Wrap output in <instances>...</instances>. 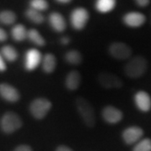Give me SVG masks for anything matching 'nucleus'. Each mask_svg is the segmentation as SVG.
<instances>
[{
	"mask_svg": "<svg viewBox=\"0 0 151 151\" xmlns=\"http://www.w3.org/2000/svg\"><path fill=\"white\" fill-rule=\"evenodd\" d=\"M70 24L76 30L83 29L89 19V13L82 7L76 8L70 14Z\"/></svg>",
	"mask_w": 151,
	"mask_h": 151,
	"instance_id": "6",
	"label": "nucleus"
},
{
	"mask_svg": "<svg viewBox=\"0 0 151 151\" xmlns=\"http://www.w3.org/2000/svg\"><path fill=\"white\" fill-rule=\"evenodd\" d=\"M21 118L14 112H7L1 119V129L5 134H12L22 127Z\"/></svg>",
	"mask_w": 151,
	"mask_h": 151,
	"instance_id": "4",
	"label": "nucleus"
},
{
	"mask_svg": "<svg viewBox=\"0 0 151 151\" xmlns=\"http://www.w3.org/2000/svg\"><path fill=\"white\" fill-rule=\"evenodd\" d=\"M0 97L9 103H16L20 98V94L14 86L8 83L0 84Z\"/></svg>",
	"mask_w": 151,
	"mask_h": 151,
	"instance_id": "11",
	"label": "nucleus"
},
{
	"mask_svg": "<svg viewBox=\"0 0 151 151\" xmlns=\"http://www.w3.org/2000/svg\"><path fill=\"white\" fill-rule=\"evenodd\" d=\"M145 14L139 12H129L124 14L123 22L125 25L130 28H138L142 26L145 23Z\"/></svg>",
	"mask_w": 151,
	"mask_h": 151,
	"instance_id": "12",
	"label": "nucleus"
},
{
	"mask_svg": "<svg viewBox=\"0 0 151 151\" xmlns=\"http://www.w3.org/2000/svg\"><path fill=\"white\" fill-rule=\"evenodd\" d=\"M52 103L45 97H38L29 104V113L35 119H43L51 109Z\"/></svg>",
	"mask_w": 151,
	"mask_h": 151,
	"instance_id": "3",
	"label": "nucleus"
},
{
	"mask_svg": "<svg viewBox=\"0 0 151 151\" xmlns=\"http://www.w3.org/2000/svg\"><path fill=\"white\" fill-rule=\"evenodd\" d=\"M134 103L141 112L147 113L151 109V97L145 91H139L134 95Z\"/></svg>",
	"mask_w": 151,
	"mask_h": 151,
	"instance_id": "13",
	"label": "nucleus"
},
{
	"mask_svg": "<svg viewBox=\"0 0 151 151\" xmlns=\"http://www.w3.org/2000/svg\"><path fill=\"white\" fill-rule=\"evenodd\" d=\"M109 55L116 60H125L129 59L132 55V50L127 44L124 42H113L108 47Z\"/></svg>",
	"mask_w": 151,
	"mask_h": 151,
	"instance_id": "5",
	"label": "nucleus"
},
{
	"mask_svg": "<svg viewBox=\"0 0 151 151\" xmlns=\"http://www.w3.org/2000/svg\"><path fill=\"white\" fill-rule=\"evenodd\" d=\"M65 60L71 65H78L82 62V55L76 50H71L65 54Z\"/></svg>",
	"mask_w": 151,
	"mask_h": 151,
	"instance_id": "18",
	"label": "nucleus"
},
{
	"mask_svg": "<svg viewBox=\"0 0 151 151\" xmlns=\"http://www.w3.org/2000/svg\"><path fill=\"white\" fill-rule=\"evenodd\" d=\"M29 6L33 9L37 11H45L48 9L49 4L46 0H30Z\"/></svg>",
	"mask_w": 151,
	"mask_h": 151,
	"instance_id": "25",
	"label": "nucleus"
},
{
	"mask_svg": "<svg viewBox=\"0 0 151 151\" xmlns=\"http://www.w3.org/2000/svg\"><path fill=\"white\" fill-rule=\"evenodd\" d=\"M27 38L37 46H44L45 45V41L42 37V35L35 29H31L28 30Z\"/></svg>",
	"mask_w": 151,
	"mask_h": 151,
	"instance_id": "21",
	"label": "nucleus"
},
{
	"mask_svg": "<svg viewBox=\"0 0 151 151\" xmlns=\"http://www.w3.org/2000/svg\"><path fill=\"white\" fill-rule=\"evenodd\" d=\"M133 151H151V139H144L139 140L135 145Z\"/></svg>",
	"mask_w": 151,
	"mask_h": 151,
	"instance_id": "24",
	"label": "nucleus"
},
{
	"mask_svg": "<svg viewBox=\"0 0 151 151\" xmlns=\"http://www.w3.org/2000/svg\"><path fill=\"white\" fill-rule=\"evenodd\" d=\"M6 70V64L4 62V57L2 56V55L0 54V71L3 72V71H5Z\"/></svg>",
	"mask_w": 151,
	"mask_h": 151,
	"instance_id": "28",
	"label": "nucleus"
},
{
	"mask_svg": "<svg viewBox=\"0 0 151 151\" xmlns=\"http://www.w3.org/2000/svg\"><path fill=\"white\" fill-rule=\"evenodd\" d=\"M7 38H8L7 33H6L3 29L0 28V42H3V41L6 40Z\"/></svg>",
	"mask_w": 151,
	"mask_h": 151,
	"instance_id": "29",
	"label": "nucleus"
},
{
	"mask_svg": "<svg viewBox=\"0 0 151 151\" xmlns=\"http://www.w3.org/2000/svg\"><path fill=\"white\" fill-rule=\"evenodd\" d=\"M14 151H33L32 148L27 145H21L14 149Z\"/></svg>",
	"mask_w": 151,
	"mask_h": 151,
	"instance_id": "26",
	"label": "nucleus"
},
{
	"mask_svg": "<svg viewBox=\"0 0 151 151\" xmlns=\"http://www.w3.org/2000/svg\"><path fill=\"white\" fill-rule=\"evenodd\" d=\"M56 2H58V3H60V4H68V3H70L71 0H55Z\"/></svg>",
	"mask_w": 151,
	"mask_h": 151,
	"instance_id": "32",
	"label": "nucleus"
},
{
	"mask_svg": "<svg viewBox=\"0 0 151 151\" xmlns=\"http://www.w3.org/2000/svg\"><path fill=\"white\" fill-rule=\"evenodd\" d=\"M60 43L62 44L63 45H68V44L70 43V39L68 37H62L60 39Z\"/></svg>",
	"mask_w": 151,
	"mask_h": 151,
	"instance_id": "31",
	"label": "nucleus"
},
{
	"mask_svg": "<svg viewBox=\"0 0 151 151\" xmlns=\"http://www.w3.org/2000/svg\"><path fill=\"white\" fill-rule=\"evenodd\" d=\"M75 105L84 124L89 128H93L96 124V115L90 102L84 97H78L76 98Z\"/></svg>",
	"mask_w": 151,
	"mask_h": 151,
	"instance_id": "1",
	"label": "nucleus"
},
{
	"mask_svg": "<svg viewBox=\"0 0 151 151\" xmlns=\"http://www.w3.org/2000/svg\"><path fill=\"white\" fill-rule=\"evenodd\" d=\"M81 76L79 71L73 70H70L67 74L65 80V86L67 90L70 92H74L78 89V87L81 85Z\"/></svg>",
	"mask_w": 151,
	"mask_h": 151,
	"instance_id": "14",
	"label": "nucleus"
},
{
	"mask_svg": "<svg viewBox=\"0 0 151 151\" xmlns=\"http://www.w3.org/2000/svg\"><path fill=\"white\" fill-rule=\"evenodd\" d=\"M42 70L45 73L50 74L54 72L56 67V58L53 54H45L42 58Z\"/></svg>",
	"mask_w": 151,
	"mask_h": 151,
	"instance_id": "16",
	"label": "nucleus"
},
{
	"mask_svg": "<svg viewBox=\"0 0 151 151\" xmlns=\"http://www.w3.org/2000/svg\"><path fill=\"white\" fill-rule=\"evenodd\" d=\"M25 15L30 21L35 24H42L45 20L43 14L40 11L33 9L31 8L27 9V11L25 12Z\"/></svg>",
	"mask_w": 151,
	"mask_h": 151,
	"instance_id": "22",
	"label": "nucleus"
},
{
	"mask_svg": "<svg viewBox=\"0 0 151 151\" xmlns=\"http://www.w3.org/2000/svg\"><path fill=\"white\" fill-rule=\"evenodd\" d=\"M102 117L105 123L108 124H116L123 119L124 114L121 110L113 106H106L102 111Z\"/></svg>",
	"mask_w": 151,
	"mask_h": 151,
	"instance_id": "8",
	"label": "nucleus"
},
{
	"mask_svg": "<svg viewBox=\"0 0 151 151\" xmlns=\"http://www.w3.org/2000/svg\"><path fill=\"white\" fill-rule=\"evenodd\" d=\"M27 33L25 27L23 24H17L12 29V37L16 41H23L27 38Z\"/></svg>",
	"mask_w": 151,
	"mask_h": 151,
	"instance_id": "20",
	"label": "nucleus"
},
{
	"mask_svg": "<svg viewBox=\"0 0 151 151\" xmlns=\"http://www.w3.org/2000/svg\"><path fill=\"white\" fill-rule=\"evenodd\" d=\"M134 1L136 4L141 8H145L146 6H148L150 2V0H134Z\"/></svg>",
	"mask_w": 151,
	"mask_h": 151,
	"instance_id": "27",
	"label": "nucleus"
},
{
	"mask_svg": "<svg viewBox=\"0 0 151 151\" xmlns=\"http://www.w3.org/2000/svg\"><path fill=\"white\" fill-rule=\"evenodd\" d=\"M16 20V14L9 10L0 12V22L4 24H12Z\"/></svg>",
	"mask_w": 151,
	"mask_h": 151,
	"instance_id": "23",
	"label": "nucleus"
},
{
	"mask_svg": "<svg viewBox=\"0 0 151 151\" xmlns=\"http://www.w3.org/2000/svg\"><path fill=\"white\" fill-rule=\"evenodd\" d=\"M55 151H73L70 148L67 147L65 145H60L59 147H57V149L55 150Z\"/></svg>",
	"mask_w": 151,
	"mask_h": 151,
	"instance_id": "30",
	"label": "nucleus"
},
{
	"mask_svg": "<svg viewBox=\"0 0 151 151\" xmlns=\"http://www.w3.org/2000/svg\"><path fill=\"white\" fill-rule=\"evenodd\" d=\"M49 23L51 28L56 32H63L65 29L66 24L64 17L61 15V14L57 12H53L50 14L49 15Z\"/></svg>",
	"mask_w": 151,
	"mask_h": 151,
	"instance_id": "15",
	"label": "nucleus"
},
{
	"mask_svg": "<svg viewBox=\"0 0 151 151\" xmlns=\"http://www.w3.org/2000/svg\"><path fill=\"white\" fill-rule=\"evenodd\" d=\"M1 55L4 59L7 60L8 61H15L18 58V52L14 46L11 45H4L1 49Z\"/></svg>",
	"mask_w": 151,
	"mask_h": 151,
	"instance_id": "19",
	"label": "nucleus"
},
{
	"mask_svg": "<svg viewBox=\"0 0 151 151\" xmlns=\"http://www.w3.org/2000/svg\"><path fill=\"white\" fill-rule=\"evenodd\" d=\"M144 134L143 129L137 126H131L123 131L122 138L127 145H133L140 140Z\"/></svg>",
	"mask_w": 151,
	"mask_h": 151,
	"instance_id": "10",
	"label": "nucleus"
},
{
	"mask_svg": "<svg viewBox=\"0 0 151 151\" xmlns=\"http://www.w3.org/2000/svg\"><path fill=\"white\" fill-rule=\"evenodd\" d=\"M148 62L145 57L138 55L130 60L124 66V73L130 78H139L147 70Z\"/></svg>",
	"mask_w": 151,
	"mask_h": 151,
	"instance_id": "2",
	"label": "nucleus"
},
{
	"mask_svg": "<svg viewBox=\"0 0 151 151\" xmlns=\"http://www.w3.org/2000/svg\"><path fill=\"white\" fill-rule=\"evenodd\" d=\"M97 81L105 89H119L123 86L121 78L111 72H101L97 76Z\"/></svg>",
	"mask_w": 151,
	"mask_h": 151,
	"instance_id": "7",
	"label": "nucleus"
},
{
	"mask_svg": "<svg viewBox=\"0 0 151 151\" xmlns=\"http://www.w3.org/2000/svg\"><path fill=\"white\" fill-rule=\"evenodd\" d=\"M42 61L41 53L36 49L29 50L24 57V67L28 71H33L37 68Z\"/></svg>",
	"mask_w": 151,
	"mask_h": 151,
	"instance_id": "9",
	"label": "nucleus"
},
{
	"mask_svg": "<svg viewBox=\"0 0 151 151\" xmlns=\"http://www.w3.org/2000/svg\"><path fill=\"white\" fill-rule=\"evenodd\" d=\"M116 6V0H97L95 7L99 13L107 14L114 9Z\"/></svg>",
	"mask_w": 151,
	"mask_h": 151,
	"instance_id": "17",
	"label": "nucleus"
}]
</instances>
